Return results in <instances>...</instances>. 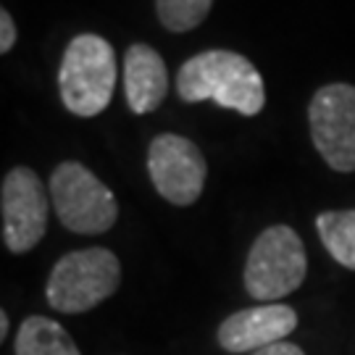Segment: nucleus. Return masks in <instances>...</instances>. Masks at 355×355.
Listing matches in <instances>:
<instances>
[{"label": "nucleus", "mask_w": 355, "mask_h": 355, "mask_svg": "<svg viewBox=\"0 0 355 355\" xmlns=\"http://www.w3.org/2000/svg\"><path fill=\"white\" fill-rule=\"evenodd\" d=\"M250 355H305L297 345H292V343H277V345H268V347H263V350H255V353Z\"/></svg>", "instance_id": "nucleus-15"}, {"label": "nucleus", "mask_w": 355, "mask_h": 355, "mask_svg": "<svg viewBox=\"0 0 355 355\" xmlns=\"http://www.w3.org/2000/svg\"><path fill=\"white\" fill-rule=\"evenodd\" d=\"M148 174L155 192L171 205L187 208L205 187L208 166L200 148L182 135H158L148 150Z\"/></svg>", "instance_id": "nucleus-7"}, {"label": "nucleus", "mask_w": 355, "mask_h": 355, "mask_svg": "<svg viewBox=\"0 0 355 355\" xmlns=\"http://www.w3.org/2000/svg\"><path fill=\"white\" fill-rule=\"evenodd\" d=\"M211 6L214 0H155V13L168 32H190L208 19Z\"/></svg>", "instance_id": "nucleus-13"}, {"label": "nucleus", "mask_w": 355, "mask_h": 355, "mask_svg": "<svg viewBox=\"0 0 355 355\" xmlns=\"http://www.w3.org/2000/svg\"><path fill=\"white\" fill-rule=\"evenodd\" d=\"M316 232L331 258L340 266L355 271V208L318 214Z\"/></svg>", "instance_id": "nucleus-12"}, {"label": "nucleus", "mask_w": 355, "mask_h": 355, "mask_svg": "<svg viewBox=\"0 0 355 355\" xmlns=\"http://www.w3.org/2000/svg\"><path fill=\"white\" fill-rule=\"evenodd\" d=\"M177 92L184 103L214 101L242 116H255L266 105L263 76L245 55L205 51L179 66Z\"/></svg>", "instance_id": "nucleus-1"}, {"label": "nucleus", "mask_w": 355, "mask_h": 355, "mask_svg": "<svg viewBox=\"0 0 355 355\" xmlns=\"http://www.w3.org/2000/svg\"><path fill=\"white\" fill-rule=\"evenodd\" d=\"M308 255L300 234L287 224H274L255 237L245 261V290L258 303H277L305 282Z\"/></svg>", "instance_id": "nucleus-3"}, {"label": "nucleus", "mask_w": 355, "mask_h": 355, "mask_svg": "<svg viewBox=\"0 0 355 355\" xmlns=\"http://www.w3.org/2000/svg\"><path fill=\"white\" fill-rule=\"evenodd\" d=\"M16 355H82L71 334L48 316H29L16 334Z\"/></svg>", "instance_id": "nucleus-11"}, {"label": "nucleus", "mask_w": 355, "mask_h": 355, "mask_svg": "<svg viewBox=\"0 0 355 355\" xmlns=\"http://www.w3.org/2000/svg\"><path fill=\"white\" fill-rule=\"evenodd\" d=\"M297 327L295 308L282 303H263L242 308L218 327V345L227 353H255L268 345L284 343Z\"/></svg>", "instance_id": "nucleus-9"}, {"label": "nucleus", "mask_w": 355, "mask_h": 355, "mask_svg": "<svg viewBox=\"0 0 355 355\" xmlns=\"http://www.w3.org/2000/svg\"><path fill=\"white\" fill-rule=\"evenodd\" d=\"M318 155L340 174L355 171V87L334 82L321 87L308 108Z\"/></svg>", "instance_id": "nucleus-6"}, {"label": "nucleus", "mask_w": 355, "mask_h": 355, "mask_svg": "<svg viewBox=\"0 0 355 355\" xmlns=\"http://www.w3.org/2000/svg\"><path fill=\"white\" fill-rule=\"evenodd\" d=\"M51 198L61 224L74 234H103L119 218L114 192L76 161H64L53 168Z\"/></svg>", "instance_id": "nucleus-5"}, {"label": "nucleus", "mask_w": 355, "mask_h": 355, "mask_svg": "<svg viewBox=\"0 0 355 355\" xmlns=\"http://www.w3.org/2000/svg\"><path fill=\"white\" fill-rule=\"evenodd\" d=\"M121 282V263L108 248L66 253L48 277L45 297L53 311L85 313L108 300Z\"/></svg>", "instance_id": "nucleus-4"}, {"label": "nucleus", "mask_w": 355, "mask_h": 355, "mask_svg": "<svg viewBox=\"0 0 355 355\" xmlns=\"http://www.w3.org/2000/svg\"><path fill=\"white\" fill-rule=\"evenodd\" d=\"M3 211V242L11 253H29L48 229V190L40 177L26 168H11L0 187Z\"/></svg>", "instance_id": "nucleus-8"}, {"label": "nucleus", "mask_w": 355, "mask_h": 355, "mask_svg": "<svg viewBox=\"0 0 355 355\" xmlns=\"http://www.w3.org/2000/svg\"><path fill=\"white\" fill-rule=\"evenodd\" d=\"M66 111L79 119L103 114L116 87V53L101 35H79L69 42L58 69Z\"/></svg>", "instance_id": "nucleus-2"}, {"label": "nucleus", "mask_w": 355, "mask_h": 355, "mask_svg": "<svg viewBox=\"0 0 355 355\" xmlns=\"http://www.w3.org/2000/svg\"><path fill=\"white\" fill-rule=\"evenodd\" d=\"M6 337H8V313L3 311L0 313V340H6Z\"/></svg>", "instance_id": "nucleus-16"}, {"label": "nucleus", "mask_w": 355, "mask_h": 355, "mask_svg": "<svg viewBox=\"0 0 355 355\" xmlns=\"http://www.w3.org/2000/svg\"><path fill=\"white\" fill-rule=\"evenodd\" d=\"M16 45V24H13L11 13L0 11V53H8Z\"/></svg>", "instance_id": "nucleus-14"}, {"label": "nucleus", "mask_w": 355, "mask_h": 355, "mask_svg": "<svg viewBox=\"0 0 355 355\" xmlns=\"http://www.w3.org/2000/svg\"><path fill=\"white\" fill-rule=\"evenodd\" d=\"M124 89L135 114H153L168 92V71L155 48L137 42L124 55Z\"/></svg>", "instance_id": "nucleus-10"}]
</instances>
